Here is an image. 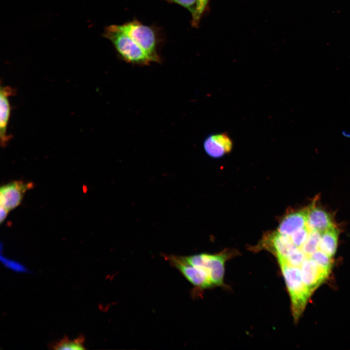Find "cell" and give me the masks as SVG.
<instances>
[{
    "label": "cell",
    "instance_id": "12",
    "mask_svg": "<svg viewBox=\"0 0 350 350\" xmlns=\"http://www.w3.org/2000/svg\"><path fill=\"white\" fill-rule=\"evenodd\" d=\"M338 239V230L334 226L321 233L319 249L332 257L337 249Z\"/></svg>",
    "mask_w": 350,
    "mask_h": 350
},
{
    "label": "cell",
    "instance_id": "11",
    "mask_svg": "<svg viewBox=\"0 0 350 350\" xmlns=\"http://www.w3.org/2000/svg\"><path fill=\"white\" fill-rule=\"evenodd\" d=\"M314 204L315 202L309 206L307 226L311 231L322 233L334 225L330 214L323 209L316 207Z\"/></svg>",
    "mask_w": 350,
    "mask_h": 350
},
{
    "label": "cell",
    "instance_id": "7",
    "mask_svg": "<svg viewBox=\"0 0 350 350\" xmlns=\"http://www.w3.org/2000/svg\"><path fill=\"white\" fill-rule=\"evenodd\" d=\"M174 264L183 276L198 288H207L213 285L208 274L203 269L188 263L184 257L172 258Z\"/></svg>",
    "mask_w": 350,
    "mask_h": 350
},
{
    "label": "cell",
    "instance_id": "2",
    "mask_svg": "<svg viewBox=\"0 0 350 350\" xmlns=\"http://www.w3.org/2000/svg\"><path fill=\"white\" fill-rule=\"evenodd\" d=\"M103 36L111 42L118 55L124 61L138 65H148L152 62L142 48L118 25L106 27Z\"/></svg>",
    "mask_w": 350,
    "mask_h": 350
},
{
    "label": "cell",
    "instance_id": "21",
    "mask_svg": "<svg viewBox=\"0 0 350 350\" xmlns=\"http://www.w3.org/2000/svg\"><path fill=\"white\" fill-rule=\"evenodd\" d=\"M342 135L346 138H350V132L347 130H343L342 131Z\"/></svg>",
    "mask_w": 350,
    "mask_h": 350
},
{
    "label": "cell",
    "instance_id": "1",
    "mask_svg": "<svg viewBox=\"0 0 350 350\" xmlns=\"http://www.w3.org/2000/svg\"><path fill=\"white\" fill-rule=\"evenodd\" d=\"M118 26L142 48L152 62L160 61L158 49L163 38L158 27L145 25L136 18Z\"/></svg>",
    "mask_w": 350,
    "mask_h": 350
},
{
    "label": "cell",
    "instance_id": "13",
    "mask_svg": "<svg viewBox=\"0 0 350 350\" xmlns=\"http://www.w3.org/2000/svg\"><path fill=\"white\" fill-rule=\"evenodd\" d=\"M321 235V232L310 230L306 241L300 247L307 257H309L313 253L319 249Z\"/></svg>",
    "mask_w": 350,
    "mask_h": 350
},
{
    "label": "cell",
    "instance_id": "19",
    "mask_svg": "<svg viewBox=\"0 0 350 350\" xmlns=\"http://www.w3.org/2000/svg\"><path fill=\"white\" fill-rule=\"evenodd\" d=\"M170 3L179 5L186 9L192 16L195 11L197 0H163Z\"/></svg>",
    "mask_w": 350,
    "mask_h": 350
},
{
    "label": "cell",
    "instance_id": "17",
    "mask_svg": "<svg viewBox=\"0 0 350 350\" xmlns=\"http://www.w3.org/2000/svg\"><path fill=\"white\" fill-rule=\"evenodd\" d=\"M310 231V230L306 226L303 228L295 231L290 235L285 236L289 237L292 243L297 247L300 248L306 241Z\"/></svg>",
    "mask_w": 350,
    "mask_h": 350
},
{
    "label": "cell",
    "instance_id": "9",
    "mask_svg": "<svg viewBox=\"0 0 350 350\" xmlns=\"http://www.w3.org/2000/svg\"><path fill=\"white\" fill-rule=\"evenodd\" d=\"M233 145V141L227 132L210 134L203 142L207 154L215 158L229 154L232 150Z\"/></svg>",
    "mask_w": 350,
    "mask_h": 350
},
{
    "label": "cell",
    "instance_id": "15",
    "mask_svg": "<svg viewBox=\"0 0 350 350\" xmlns=\"http://www.w3.org/2000/svg\"><path fill=\"white\" fill-rule=\"evenodd\" d=\"M320 267L330 273L332 265L331 257L319 249L313 253L310 257Z\"/></svg>",
    "mask_w": 350,
    "mask_h": 350
},
{
    "label": "cell",
    "instance_id": "10",
    "mask_svg": "<svg viewBox=\"0 0 350 350\" xmlns=\"http://www.w3.org/2000/svg\"><path fill=\"white\" fill-rule=\"evenodd\" d=\"M310 206L285 216L281 221L277 231L284 235H290L295 231L307 226Z\"/></svg>",
    "mask_w": 350,
    "mask_h": 350
},
{
    "label": "cell",
    "instance_id": "3",
    "mask_svg": "<svg viewBox=\"0 0 350 350\" xmlns=\"http://www.w3.org/2000/svg\"><path fill=\"white\" fill-rule=\"evenodd\" d=\"M278 261L291 298L293 316L297 321L312 294L303 281L300 268L289 265L283 259Z\"/></svg>",
    "mask_w": 350,
    "mask_h": 350
},
{
    "label": "cell",
    "instance_id": "14",
    "mask_svg": "<svg viewBox=\"0 0 350 350\" xmlns=\"http://www.w3.org/2000/svg\"><path fill=\"white\" fill-rule=\"evenodd\" d=\"M84 337L80 336L73 340L65 338L53 344L52 347L56 350H82L84 347Z\"/></svg>",
    "mask_w": 350,
    "mask_h": 350
},
{
    "label": "cell",
    "instance_id": "18",
    "mask_svg": "<svg viewBox=\"0 0 350 350\" xmlns=\"http://www.w3.org/2000/svg\"><path fill=\"white\" fill-rule=\"evenodd\" d=\"M306 257L301 248L297 247L284 260L290 265L299 267Z\"/></svg>",
    "mask_w": 350,
    "mask_h": 350
},
{
    "label": "cell",
    "instance_id": "8",
    "mask_svg": "<svg viewBox=\"0 0 350 350\" xmlns=\"http://www.w3.org/2000/svg\"><path fill=\"white\" fill-rule=\"evenodd\" d=\"M300 269L303 281L311 294L330 274L310 257L305 259Z\"/></svg>",
    "mask_w": 350,
    "mask_h": 350
},
{
    "label": "cell",
    "instance_id": "20",
    "mask_svg": "<svg viewBox=\"0 0 350 350\" xmlns=\"http://www.w3.org/2000/svg\"><path fill=\"white\" fill-rule=\"evenodd\" d=\"M9 211L5 208L0 206V222L2 223L6 218Z\"/></svg>",
    "mask_w": 350,
    "mask_h": 350
},
{
    "label": "cell",
    "instance_id": "5",
    "mask_svg": "<svg viewBox=\"0 0 350 350\" xmlns=\"http://www.w3.org/2000/svg\"><path fill=\"white\" fill-rule=\"evenodd\" d=\"M32 182L15 180L4 185L0 189V203L9 211L18 207L26 192L32 189Z\"/></svg>",
    "mask_w": 350,
    "mask_h": 350
},
{
    "label": "cell",
    "instance_id": "16",
    "mask_svg": "<svg viewBox=\"0 0 350 350\" xmlns=\"http://www.w3.org/2000/svg\"><path fill=\"white\" fill-rule=\"evenodd\" d=\"M210 0H197V6L194 14L192 16L191 25L193 27L199 26L202 17L209 8Z\"/></svg>",
    "mask_w": 350,
    "mask_h": 350
},
{
    "label": "cell",
    "instance_id": "4",
    "mask_svg": "<svg viewBox=\"0 0 350 350\" xmlns=\"http://www.w3.org/2000/svg\"><path fill=\"white\" fill-rule=\"evenodd\" d=\"M228 256L225 253H202L184 257L191 264L204 270L209 275L213 285L223 284L225 263Z\"/></svg>",
    "mask_w": 350,
    "mask_h": 350
},
{
    "label": "cell",
    "instance_id": "6",
    "mask_svg": "<svg viewBox=\"0 0 350 350\" xmlns=\"http://www.w3.org/2000/svg\"><path fill=\"white\" fill-rule=\"evenodd\" d=\"M16 89L10 86L0 85V141L2 147H5L13 136L7 134V128L11 112L9 97L15 96Z\"/></svg>",
    "mask_w": 350,
    "mask_h": 350
}]
</instances>
